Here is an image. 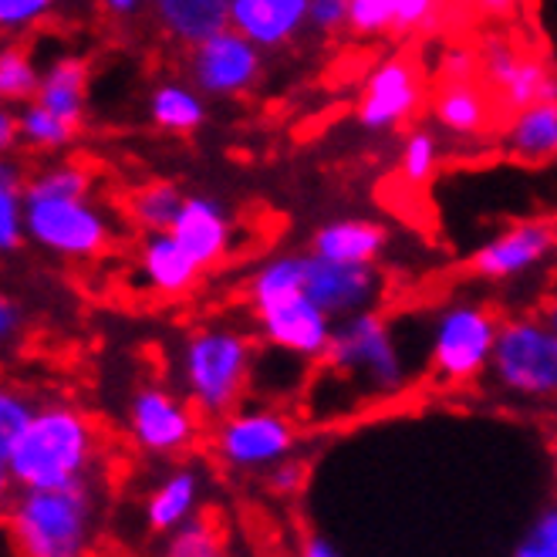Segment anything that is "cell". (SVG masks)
Returning <instances> with one entry per match:
<instances>
[{
	"label": "cell",
	"instance_id": "1",
	"mask_svg": "<svg viewBox=\"0 0 557 557\" xmlns=\"http://www.w3.org/2000/svg\"><path fill=\"white\" fill-rule=\"evenodd\" d=\"M311 379L338 392L327 416H345L342 396L345 403H351V409L403 396L412 382V366L396 335V324L379 308H372L335 324L332 345L314 366Z\"/></svg>",
	"mask_w": 557,
	"mask_h": 557
},
{
	"label": "cell",
	"instance_id": "2",
	"mask_svg": "<svg viewBox=\"0 0 557 557\" xmlns=\"http://www.w3.org/2000/svg\"><path fill=\"white\" fill-rule=\"evenodd\" d=\"M102 460V436L75 403H41L27 430L0 456L8 490H58L91 483Z\"/></svg>",
	"mask_w": 557,
	"mask_h": 557
},
{
	"label": "cell",
	"instance_id": "3",
	"mask_svg": "<svg viewBox=\"0 0 557 557\" xmlns=\"http://www.w3.org/2000/svg\"><path fill=\"white\" fill-rule=\"evenodd\" d=\"M305 250L268 253L247 274L244 298L253 314V332L260 345L298 355L318 366L335 335V318L305 290Z\"/></svg>",
	"mask_w": 557,
	"mask_h": 557
},
{
	"label": "cell",
	"instance_id": "4",
	"mask_svg": "<svg viewBox=\"0 0 557 557\" xmlns=\"http://www.w3.org/2000/svg\"><path fill=\"white\" fill-rule=\"evenodd\" d=\"M257 351V338L234 321L196 324L176 348V388L216 422L250 396Z\"/></svg>",
	"mask_w": 557,
	"mask_h": 557
},
{
	"label": "cell",
	"instance_id": "5",
	"mask_svg": "<svg viewBox=\"0 0 557 557\" xmlns=\"http://www.w3.org/2000/svg\"><path fill=\"white\" fill-rule=\"evenodd\" d=\"M8 534L17 557H91L102 537V504L91 483L11 490Z\"/></svg>",
	"mask_w": 557,
	"mask_h": 557
},
{
	"label": "cell",
	"instance_id": "6",
	"mask_svg": "<svg viewBox=\"0 0 557 557\" xmlns=\"http://www.w3.org/2000/svg\"><path fill=\"white\" fill-rule=\"evenodd\" d=\"M500 314L476 298H449L430 321V375L446 388L476 385L490 372Z\"/></svg>",
	"mask_w": 557,
	"mask_h": 557
},
{
	"label": "cell",
	"instance_id": "7",
	"mask_svg": "<svg viewBox=\"0 0 557 557\" xmlns=\"http://www.w3.org/2000/svg\"><path fill=\"white\" fill-rule=\"evenodd\" d=\"M486 382L517 403H557V332L541 311L504 318Z\"/></svg>",
	"mask_w": 557,
	"mask_h": 557
},
{
	"label": "cell",
	"instance_id": "8",
	"mask_svg": "<svg viewBox=\"0 0 557 557\" xmlns=\"http://www.w3.org/2000/svg\"><path fill=\"white\" fill-rule=\"evenodd\" d=\"M24 210L27 244L69 264L98 260L115 240L112 216L91 196H24Z\"/></svg>",
	"mask_w": 557,
	"mask_h": 557
},
{
	"label": "cell",
	"instance_id": "9",
	"mask_svg": "<svg viewBox=\"0 0 557 557\" xmlns=\"http://www.w3.org/2000/svg\"><path fill=\"white\" fill-rule=\"evenodd\" d=\"M210 449L234 473H268L298 449V422L274 403H244L213 422Z\"/></svg>",
	"mask_w": 557,
	"mask_h": 557
},
{
	"label": "cell",
	"instance_id": "10",
	"mask_svg": "<svg viewBox=\"0 0 557 557\" xmlns=\"http://www.w3.org/2000/svg\"><path fill=\"white\" fill-rule=\"evenodd\" d=\"M203 416L180 388L143 382L125 406V433L152 460H176L200 440Z\"/></svg>",
	"mask_w": 557,
	"mask_h": 557
},
{
	"label": "cell",
	"instance_id": "11",
	"mask_svg": "<svg viewBox=\"0 0 557 557\" xmlns=\"http://www.w3.org/2000/svg\"><path fill=\"white\" fill-rule=\"evenodd\" d=\"M183 72L207 98H244L264 78V51L240 30L223 27L183 54Z\"/></svg>",
	"mask_w": 557,
	"mask_h": 557
},
{
	"label": "cell",
	"instance_id": "12",
	"mask_svg": "<svg viewBox=\"0 0 557 557\" xmlns=\"http://www.w3.org/2000/svg\"><path fill=\"white\" fill-rule=\"evenodd\" d=\"M476 54H480V82L497 98V109L504 115L557 98V75L541 58L517 51L504 35H486Z\"/></svg>",
	"mask_w": 557,
	"mask_h": 557
},
{
	"label": "cell",
	"instance_id": "13",
	"mask_svg": "<svg viewBox=\"0 0 557 557\" xmlns=\"http://www.w3.org/2000/svg\"><path fill=\"white\" fill-rule=\"evenodd\" d=\"M425 106L422 75L409 58H385L369 72L362 95H358L355 119L372 136L399 133Z\"/></svg>",
	"mask_w": 557,
	"mask_h": 557
},
{
	"label": "cell",
	"instance_id": "14",
	"mask_svg": "<svg viewBox=\"0 0 557 557\" xmlns=\"http://www.w3.org/2000/svg\"><path fill=\"white\" fill-rule=\"evenodd\" d=\"M305 290L335 321L362 314L382 305L385 277L379 264H335L314 250L305 257Z\"/></svg>",
	"mask_w": 557,
	"mask_h": 557
},
{
	"label": "cell",
	"instance_id": "15",
	"mask_svg": "<svg viewBox=\"0 0 557 557\" xmlns=\"http://www.w3.org/2000/svg\"><path fill=\"white\" fill-rule=\"evenodd\" d=\"M554 247H557V231L547 220H523L507 226L497 237H490L483 247H476L470 257V271L480 281L507 284L534 274L554 253Z\"/></svg>",
	"mask_w": 557,
	"mask_h": 557
},
{
	"label": "cell",
	"instance_id": "16",
	"mask_svg": "<svg viewBox=\"0 0 557 557\" xmlns=\"http://www.w3.org/2000/svg\"><path fill=\"white\" fill-rule=\"evenodd\" d=\"M170 234L176 237V244L196 260V264H200L203 271H210L234 247L231 207H226L220 196L189 193Z\"/></svg>",
	"mask_w": 557,
	"mask_h": 557
},
{
	"label": "cell",
	"instance_id": "17",
	"mask_svg": "<svg viewBox=\"0 0 557 557\" xmlns=\"http://www.w3.org/2000/svg\"><path fill=\"white\" fill-rule=\"evenodd\" d=\"M433 125L446 139H483L494 133L504 112L483 82H446L430 102Z\"/></svg>",
	"mask_w": 557,
	"mask_h": 557
},
{
	"label": "cell",
	"instance_id": "18",
	"mask_svg": "<svg viewBox=\"0 0 557 557\" xmlns=\"http://www.w3.org/2000/svg\"><path fill=\"white\" fill-rule=\"evenodd\" d=\"M311 0H234L231 27L260 51H284L308 35Z\"/></svg>",
	"mask_w": 557,
	"mask_h": 557
},
{
	"label": "cell",
	"instance_id": "19",
	"mask_svg": "<svg viewBox=\"0 0 557 557\" xmlns=\"http://www.w3.org/2000/svg\"><path fill=\"white\" fill-rule=\"evenodd\" d=\"M136 281L152 298H183L203 277V268L166 234H143L136 250Z\"/></svg>",
	"mask_w": 557,
	"mask_h": 557
},
{
	"label": "cell",
	"instance_id": "20",
	"mask_svg": "<svg viewBox=\"0 0 557 557\" xmlns=\"http://www.w3.org/2000/svg\"><path fill=\"white\" fill-rule=\"evenodd\" d=\"M231 8L234 0H146L156 35L180 51H189L216 30L231 27Z\"/></svg>",
	"mask_w": 557,
	"mask_h": 557
},
{
	"label": "cell",
	"instance_id": "21",
	"mask_svg": "<svg viewBox=\"0 0 557 557\" xmlns=\"http://www.w3.org/2000/svg\"><path fill=\"white\" fill-rule=\"evenodd\" d=\"M200 500H203V473H200V467H193V463L173 467L143 500L146 534H152V537L173 534L180 523H186L189 517L200 513Z\"/></svg>",
	"mask_w": 557,
	"mask_h": 557
},
{
	"label": "cell",
	"instance_id": "22",
	"mask_svg": "<svg viewBox=\"0 0 557 557\" xmlns=\"http://www.w3.org/2000/svg\"><path fill=\"white\" fill-rule=\"evenodd\" d=\"M388 247V231L375 220H327L308 240V250H314L324 260L335 264H379Z\"/></svg>",
	"mask_w": 557,
	"mask_h": 557
},
{
	"label": "cell",
	"instance_id": "23",
	"mask_svg": "<svg viewBox=\"0 0 557 557\" xmlns=\"http://www.w3.org/2000/svg\"><path fill=\"white\" fill-rule=\"evenodd\" d=\"M500 149L528 166H541V162L557 159V98L547 102H534L507 115V122L497 128Z\"/></svg>",
	"mask_w": 557,
	"mask_h": 557
},
{
	"label": "cell",
	"instance_id": "24",
	"mask_svg": "<svg viewBox=\"0 0 557 557\" xmlns=\"http://www.w3.org/2000/svg\"><path fill=\"white\" fill-rule=\"evenodd\" d=\"M35 102H41L45 109H51L64 122L82 128L85 109H88V64L72 51L48 58Z\"/></svg>",
	"mask_w": 557,
	"mask_h": 557
},
{
	"label": "cell",
	"instance_id": "25",
	"mask_svg": "<svg viewBox=\"0 0 557 557\" xmlns=\"http://www.w3.org/2000/svg\"><path fill=\"white\" fill-rule=\"evenodd\" d=\"M207 95L193 82H159L146 98V115L162 133L189 136L207 122Z\"/></svg>",
	"mask_w": 557,
	"mask_h": 557
},
{
	"label": "cell",
	"instance_id": "26",
	"mask_svg": "<svg viewBox=\"0 0 557 557\" xmlns=\"http://www.w3.org/2000/svg\"><path fill=\"white\" fill-rule=\"evenodd\" d=\"M186 203V193L170 180H152L139 189L128 193L125 216L139 234H166Z\"/></svg>",
	"mask_w": 557,
	"mask_h": 557
},
{
	"label": "cell",
	"instance_id": "27",
	"mask_svg": "<svg viewBox=\"0 0 557 557\" xmlns=\"http://www.w3.org/2000/svg\"><path fill=\"white\" fill-rule=\"evenodd\" d=\"M17 119V146L30 152H61L69 149L78 136V125L64 122L41 102H24L11 106Z\"/></svg>",
	"mask_w": 557,
	"mask_h": 557
},
{
	"label": "cell",
	"instance_id": "28",
	"mask_svg": "<svg viewBox=\"0 0 557 557\" xmlns=\"http://www.w3.org/2000/svg\"><path fill=\"white\" fill-rule=\"evenodd\" d=\"M24 186L27 176L11 156L0 162V253L11 257L27 240V210H24Z\"/></svg>",
	"mask_w": 557,
	"mask_h": 557
},
{
	"label": "cell",
	"instance_id": "29",
	"mask_svg": "<svg viewBox=\"0 0 557 557\" xmlns=\"http://www.w3.org/2000/svg\"><path fill=\"white\" fill-rule=\"evenodd\" d=\"M440 128L436 125H412L409 136L403 139L399 149V176L409 186H425L443 162V143H440Z\"/></svg>",
	"mask_w": 557,
	"mask_h": 557
},
{
	"label": "cell",
	"instance_id": "30",
	"mask_svg": "<svg viewBox=\"0 0 557 557\" xmlns=\"http://www.w3.org/2000/svg\"><path fill=\"white\" fill-rule=\"evenodd\" d=\"M45 64H38L21 45H8L0 51V98L4 106H24L35 102L41 88Z\"/></svg>",
	"mask_w": 557,
	"mask_h": 557
},
{
	"label": "cell",
	"instance_id": "31",
	"mask_svg": "<svg viewBox=\"0 0 557 557\" xmlns=\"http://www.w3.org/2000/svg\"><path fill=\"white\" fill-rule=\"evenodd\" d=\"M24 196H91V170L75 159H58L27 176Z\"/></svg>",
	"mask_w": 557,
	"mask_h": 557
},
{
	"label": "cell",
	"instance_id": "32",
	"mask_svg": "<svg viewBox=\"0 0 557 557\" xmlns=\"http://www.w3.org/2000/svg\"><path fill=\"white\" fill-rule=\"evenodd\" d=\"M162 557H220V531L203 513L189 517L173 534H166Z\"/></svg>",
	"mask_w": 557,
	"mask_h": 557
},
{
	"label": "cell",
	"instance_id": "33",
	"mask_svg": "<svg viewBox=\"0 0 557 557\" xmlns=\"http://www.w3.org/2000/svg\"><path fill=\"white\" fill-rule=\"evenodd\" d=\"M399 0H348V35L382 38L396 35Z\"/></svg>",
	"mask_w": 557,
	"mask_h": 557
},
{
	"label": "cell",
	"instance_id": "34",
	"mask_svg": "<svg viewBox=\"0 0 557 557\" xmlns=\"http://www.w3.org/2000/svg\"><path fill=\"white\" fill-rule=\"evenodd\" d=\"M38 406L41 403L30 399L24 388L8 385L0 392V456H4L14 446V440L27 430V422L35 419Z\"/></svg>",
	"mask_w": 557,
	"mask_h": 557
},
{
	"label": "cell",
	"instance_id": "35",
	"mask_svg": "<svg viewBox=\"0 0 557 557\" xmlns=\"http://www.w3.org/2000/svg\"><path fill=\"white\" fill-rule=\"evenodd\" d=\"M61 0H0V30L4 38H21L45 24Z\"/></svg>",
	"mask_w": 557,
	"mask_h": 557
},
{
	"label": "cell",
	"instance_id": "36",
	"mask_svg": "<svg viewBox=\"0 0 557 557\" xmlns=\"http://www.w3.org/2000/svg\"><path fill=\"white\" fill-rule=\"evenodd\" d=\"M510 557H557V504L544 507L523 531Z\"/></svg>",
	"mask_w": 557,
	"mask_h": 557
},
{
	"label": "cell",
	"instance_id": "37",
	"mask_svg": "<svg viewBox=\"0 0 557 557\" xmlns=\"http://www.w3.org/2000/svg\"><path fill=\"white\" fill-rule=\"evenodd\" d=\"M308 35H314V38L348 35V0H311Z\"/></svg>",
	"mask_w": 557,
	"mask_h": 557
},
{
	"label": "cell",
	"instance_id": "38",
	"mask_svg": "<svg viewBox=\"0 0 557 557\" xmlns=\"http://www.w3.org/2000/svg\"><path fill=\"white\" fill-rule=\"evenodd\" d=\"M446 82H480V54L476 48L453 45L440 58V85Z\"/></svg>",
	"mask_w": 557,
	"mask_h": 557
},
{
	"label": "cell",
	"instance_id": "39",
	"mask_svg": "<svg viewBox=\"0 0 557 557\" xmlns=\"http://www.w3.org/2000/svg\"><path fill=\"white\" fill-rule=\"evenodd\" d=\"M305 480H308V467L301 460H294V456H287L284 463L268 470V486L277 497H294L305 486Z\"/></svg>",
	"mask_w": 557,
	"mask_h": 557
},
{
	"label": "cell",
	"instance_id": "40",
	"mask_svg": "<svg viewBox=\"0 0 557 557\" xmlns=\"http://www.w3.org/2000/svg\"><path fill=\"white\" fill-rule=\"evenodd\" d=\"M440 11V0H399V17H396V35H409V30L430 27Z\"/></svg>",
	"mask_w": 557,
	"mask_h": 557
},
{
	"label": "cell",
	"instance_id": "41",
	"mask_svg": "<svg viewBox=\"0 0 557 557\" xmlns=\"http://www.w3.org/2000/svg\"><path fill=\"white\" fill-rule=\"evenodd\" d=\"M24 332V308L21 301L14 298H4L0 301V342L4 345H14Z\"/></svg>",
	"mask_w": 557,
	"mask_h": 557
},
{
	"label": "cell",
	"instance_id": "42",
	"mask_svg": "<svg viewBox=\"0 0 557 557\" xmlns=\"http://www.w3.org/2000/svg\"><path fill=\"white\" fill-rule=\"evenodd\" d=\"M298 557H345V554H342L332 541H327L324 534H308V537L301 541Z\"/></svg>",
	"mask_w": 557,
	"mask_h": 557
},
{
	"label": "cell",
	"instance_id": "43",
	"mask_svg": "<svg viewBox=\"0 0 557 557\" xmlns=\"http://www.w3.org/2000/svg\"><path fill=\"white\" fill-rule=\"evenodd\" d=\"M102 11L115 21H125V17H136L139 11H146V0H98Z\"/></svg>",
	"mask_w": 557,
	"mask_h": 557
},
{
	"label": "cell",
	"instance_id": "44",
	"mask_svg": "<svg viewBox=\"0 0 557 557\" xmlns=\"http://www.w3.org/2000/svg\"><path fill=\"white\" fill-rule=\"evenodd\" d=\"M14 143H17V119H14V109L4 106L0 109V149H4V156L14 152Z\"/></svg>",
	"mask_w": 557,
	"mask_h": 557
},
{
	"label": "cell",
	"instance_id": "45",
	"mask_svg": "<svg viewBox=\"0 0 557 557\" xmlns=\"http://www.w3.org/2000/svg\"><path fill=\"white\" fill-rule=\"evenodd\" d=\"M476 8H480V14L490 17V21H504V17L513 14L517 0H476Z\"/></svg>",
	"mask_w": 557,
	"mask_h": 557
},
{
	"label": "cell",
	"instance_id": "46",
	"mask_svg": "<svg viewBox=\"0 0 557 557\" xmlns=\"http://www.w3.org/2000/svg\"><path fill=\"white\" fill-rule=\"evenodd\" d=\"M541 318L554 327V332H557V287L547 294V298H544V305H541Z\"/></svg>",
	"mask_w": 557,
	"mask_h": 557
}]
</instances>
